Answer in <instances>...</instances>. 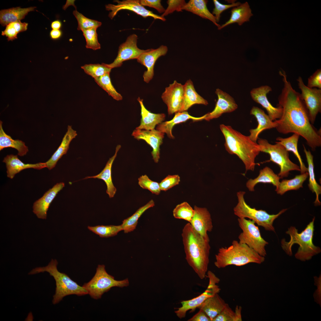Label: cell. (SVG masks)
Wrapping results in <instances>:
<instances>
[{"label":"cell","mask_w":321,"mask_h":321,"mask_svg":"<svg viewBox=\"0 0 321 321\" xmlns=\"http://www.w3.org/2000/svg\"><path fill=\"white\" fill-rule=\"evenodd\" d=\"M282 77L283 87L278 98V106L282 108L281 117L275 121L279 133H293L301 136L312 151L321 146V130H318L310 122L308 111L300 94L292 87L286 73L279 71Z\"/></svg>","instance_id":"1"},{"label":"cell","mask_w":321,"mask_h":321,"mask_svg":"<svg viewBox=\"0 0 321 321\" xmlns=\"http://www.w3.org/2000/svg\"><path fill=\"white\" fill-rule=\"evenodd\" d=\"M182 237L188 263L199 278L204 279L206 276L209 263L211 248L210 238L201 236L189 222L182 229Z\"/></svg>","instance_id":"2"},{"label":"cell","mask_w":321,"mask_h":321,"mask_svg":"<svg viewBox=\"0 0 321 321\" xmlns=\"http://www.w3.org/2000/svg\"><path fill=\"white\" fill-rule=\"evenodd\" d=\"M220 130L225 139L224 146L230 154L235 155L244 164L246 171H254L255 159L260 152L259 145L229 125L221 124Z\"/></svg>","instance_id":"3"},{"label":"cell","mask_w":321,"mask_h":321,"mask_svg":"<svg viewBox=\"0 0 321 321\" xmlns=\"http://www.w3.org/2000/svg\"><path fill=\"white\" fill-rule=\"evenodd\" d=\"M215 259V265L221 268L230 265L240 266L251 263L261 264L265 261V258L246 244L234 240L229 247L219 248Z\"/></svg>","instance_id":"4"},{"label":"cell","mask_w":321,"mask_h":321,"mask_svg":"<svg viewBox=\"0 0 321 321\" xmlns=\"http://www.w3.org/2000/svg\"><path fill=\"white\" fill-rule=\"evenodd\" d=\"M315 219L314 217L305 229L300 233H298V230L295 226H291L288 228L286 233L289 235L290 240L286 242L283 239L281 242L282 248L288 255H292V248L295 244L299 246L295 257L303 261L311 259L313 256L321 252L320 248L315 246L313 242Z\"/></svg>","instance_id":"5"},{"label":"cell","mask_w":321,"mask_h":321,"mask_svg":"<svg viewBox=\"0 0 321 321\" xmlns=\"http://www.w3.org/2000/svg\"><path fill=\"white\" fill-rule=\"evenodd\" d=\"M58 262L52 259L48 264L44 267L36 268L32 270L29 275L46 272L53 276L56 282L55 293L53 296V303H58L64 297L75 295L81 296L88 294L87 291L73 280L66 274L59 272L57 269Z\"/></svg>","instance_id":"6"},{"label":"cell","mask_w":321,"mask_h":321,"mask_svg":"<svg viewBox=\"0 0 321 321\" xmlns=\"http://www.w3.org/2000/svg\"><path fill=\"white\" fill-rule=\"evenodd\" d=\"M245 193L243 191L237 193L238 202L233 209L234 214L238 218H248L252 220L266 230L275 232L273 226L274 221L287 209H283L276 214H270L265 210L252 208L245 201L244 196Z\"/></svg>","instance_id":"7"},{"label":"cell","mask_w":321,"mask_h":321,"mask_svg":"<svg viewBox=\"0 0 321 321\" xmlns=\"http://www.w3.org/2000/svg\"><path fill=\"white\" fill-rule=\"evenodd\" d=\"M129 284L128 278L121 281L115 280L114 277L107 272L105 265H98L94 276L82 287L92 298L97 300L113 287H122L128 286Z\"/></svg>","instance_id":"8"},{"label":"cell","mask_w":321,"mask_h":321,"mask_svg":"<svg viewBox=\"0 0 321 321\" xmlns=\"http://www.w3.org/2000/svg\"><path fill=\"white\" fill-rule=\"evenodd\" d=\"M257 143L260 146V152L269 155V161L279 167L280 171L278 175L280 178L287 177L291 171H300V166L290 160L289 152L282 145L276 142L275 144H272L267 140L262 139H258Z\"/></svg>","instance_id":"9"},{"label":"cell","mask_w":321,"mask_h":321,"mask_svg":"<svg viewBox=\"0 0 321 321\" xmlns=\"http://www.w3.org/2000/svg\"><path fill=\"white\" fill-rule=\"evenodd\" d=\"M238 225L242 232L239 235V242L247 245L260 255H267L265 247L268 244L262 237L258 227L254 222L245 218H238Z\"/></svg>","instance_id":"10"},{"label":"cell","mask_w":321,"mask_h":321,"mask_svg":"<svg viewBox=\"0 0 321 321\" xmlns=\"http://www.w3.org/2000/svg\"><path fill=\"white\" fill-rule=\"evenodd\" d=\"M207 274L209 282L205 291L195 298L182 301V306L174 311L176 316L180 319L185 318L187 311L189 310L194 311L207 298L220 292L221 289L217 284L220 281L219 279L210 271H208Z\"/></svg>","instance_id":"11"},{"label":"cell","mask_w":321,"mask_h":321,"mask_svg":"<svg viewBox=\"0 0 321 321\" xmlns=\"http://www.w3.org/2000/svg\"><path fill=\"white\" fill-rule=\"evenodd\" d=\"M300 95L308 111L311 123L313 124L317 114L321 111V89L310 88L306 85L302 78L297 79Z\"/></svg>","instance_id":"12"},{"label":"cell","mask_w":321,"mask_h":321,"mask_svg":"<svg viewBox=\"0 0 321 321\" xmlns=\"http://www.w3.org/2000/svg\"><path fill=\"white\" fill-rule=\"evenodd\" d=\"M137 36L133 34L127 38L126 41L119 47L117 55L113 62L106 64L111 69L121 67L123 62L130 59H137L143 53L148 49L144 50L139 48L137 45Z\"/></svg>","instance_id":"13"},{"label":"cell","mask_w":321,"mask_h":321,"mask_svg":"<svg viewBox=\"0 0 321 321\" xmlns=\"http://www.w3.org/2000/svg\"><path fill=\"white\" fill-rule=\"evenodd\" d=\"M115 2L117 3V5L108 4L105 6L106 10L111 11L108 15L111 19H112L119 11L127 10L132 11L144 18L151 17L155 19H159L164 21L166 20L161 16L155 14L146 9L141 5L139 0H126L121 1L116 0Z\"/></svg>","instance_id":"14"},{"label":"cell","mask_w":321,"mask_h":321,"mask_svg":"<svg viewBox=\"0 0 321 321\" xmlns=\"http://www.w3.org/2000/svg\"><path fill=\"white\" fill-rule=\"evenodd\" d=\"M184 97V86L176 80L166 88L161 98L167 105L169 115L180 112Z\"/></svg>","instance_id":"15"},{"label":"cell","mask_w":321,"mask_h":321,"mask_svg":"<svg viewBox=\"0 0 321 321\" xmlns=\"http://www.w3.org/2000/svg\"><path fill=\"white\" fill-rule=\"evenodd\" d=\"M272 91L270 86H262L253 89L250 92V95L255 102L261 105L266 109L268 115L271 120L274 121L281 117L282 109L280 106H273L268 100L267 95Z\"/></svg>","instance_id":"16"},{"label":"cell","mask_w":321,"mask_h":321,"mask_svg":"<svg viewBox=\"0 0 321 321\" xmlns=\"http://www.w3.org/2000/svg\"><path fill=\"white\" fill-rule=\"evenodd\" d=\"M164 135V133L155 129L151 130L136 129L132 134L135 138L145 141L152 147V155L156 163H158L160 159V147L163 143Z\"/></svg>","instance_id":"17"},{"label":"cell","mask_w":321,"mask_h":321,"mask_svg":"<svg viewBox=\"0 0 321 321\" xmlns=\"http://www.w3.org/2000/svg\"><path fill=\"white\" fill-rule=\"evenodd\" d=\"M194 213L190 224L194 230L201 236L209 238L208 232L212 231L213 226L211 215L205 207H194Z\"/></svg>","instance_id":"18"},{"label":"cell","mask_w":321,"mask_h":321,"mask_svg":"<svg viewBox=\"0 0 321 321\" xmlns=\"http://www.w3.org/2000/svg\"><path fill=\"white\" fill-rule=\"evenodd\" d=\"M168 50L166 46L162 45L156 49H148L142 53L137 59V62L145 66L147 70L143 75L144 81L148 83L151 80L154 75V67L155 63L160 57L164 56Z\"/></svg>","instance_id":"19"},{"label":"cell","mask_w":321,"mask_h":321,"mask_svg":"<svg viewBox=\"0 0 321 321\" xmlns=\"http://www.w3.org/2000/svg\"><path fill=\"white\" fill-rule=\"evenodd\" d=\"M215 93L218 100L214 110L206 114L204 119L206 121L218 118L223 114L233 112L237 108L234 99L229 94L219 89H216Z\"/></svg>","instance_id":"20"},{"label":"cell","mask_w":321,"mask_h":321,"mask_svg":"<svg viewBox=\"0 0 321 321\" xmlns=\"http://www.w3.org/2000/svg\"><path fill=\"white\" fill-rule=\"evenodd\" d=\"M64 185V183L63 182L56 183L46 192L42 197L34 203L33 211L38 218L46 219L47 211L51 204Z\"/></svg>","instance_id":"21"},{"label":"cell","mask_w":321,"mask_h":321,"mask_svg":"<svg viewBox=\"0 0 321 321\" xmlns=\"http://www.w3.org/2000/svg\"><path fill=\"white\" fill-rule=\"evenodd\" d=\"M250 114L255 117L258 122L257 128L249 130L250 135L249 136L254 142H257L259 135L262 132L267 129L276 128L277 126L275 121L272 120L263 110L257 107H253Z\"/></svg>","instance_id":"22"},{"label":"cell","mask_w":321,"mask_h":321,"mask_svg":"<svg viewBox=\"0 0 321 321\" xmlns=\"http://www.w3.org/2000/svg\"><path fill=\"white\" fill-rule=\"evenodd\" d=\"M3 162L6 164L7 177L11 179L14 178L16 174L24 169L33 168L39 170L46 167L45 162L26 164L21 161L17 155L12 154L7 155L4 158Z\"/></svg>","instance_id":"23"},{"label":"cell","mask_w":321,"mask_h":321,"mask_svg":"<svg viewBox=\"0 0 321 321\" xmlns=\"http://www.w3.org/2000/svg\"><path fill=\"white\" fill-rule=\"evenodd\" d=\"M76 131L73 130L71 125L67 126V130L58 149L51 158L45 163L46 167L51 170L56 166L58 161L62 156L66 154L71 141L77 136Z\"/></svg>","instance_id":"24"},{"label":"cell","mask_w":321,"mask_h":321,"mask_svg":"<svg viewBox=\"0 0 321 321\" xmlns=\"http://www.w3.org/2000/svg\"><path fill=\"white\" fill-rule=\"evenodd\" d=\"M137 100L140 103L141 108V119L140 125L136 129L151 130L154 129L157 125L161 123L165 119V114H155L151 112L147 109L143 103V99L139 97Z\"/></svg>","instance_id":"25"},{"label":"cell","mask_w":321,"mask_h":321,"mask_svg":"<svg viewBox=\"0 0 321 321\" xmlns=\"http://www.w3.org/2000/svg\"><path fill=\"white\" fill-rule=\"evenodd\" d=\"M121 147L120 145H117L114 154L110 158L101 171L97 175L86 177L84 179L95 178L103 180L106 183L107 189L106 193L110 198L113 197L116 193L117 189L114 186L112 180L111 175L112 167L113 162L117 157V153Z\"/></svg>","instance_id":"26"},{"label":"cell","mask_w":321,"mask_h":321,"mask_svg":"<svg viewBox=\"0 0 321 321\" xmlns=\"http://www.w3.org/2000/svg\"><path fill=\"white\" fill-rule=\"evenodd\" d=\"M206 116V114L202 117H197L191 115L186 111L177 112L175 113L171 120L162 122L158 125L156 130L166 133L169 138L174 139V137L172 134V130L175 125L185 122L189 119L194 121L202 120L204 119Z\"/></svg>","instance_id":"27"},{"label":"cell","mask_w":321,"mask_h":321,"mask_svg":"<svg viewBox=\"0 0 321 321\" xmlns=\"http://www.w3.org/2000/svg\"><path fill=\"white\" fill-rule=\"evenodd\" d=\"M183 86V100L180 112L186 111L194 104L205 105L208 104L207 101L196 91L193 83L191 79L188 80Z\"/></svg>","instance_id":"28"},{"label":"cell","mask_w":321,"mask_h":321,"mask_svg":"<svg viewBox=\"0 0 321 321\" xmlns=\"http://www.w3.org/2000/svg\"><path fill=\"white\" fill-rule=\"evenodd\" d=\"M280 178L270 168L266 166L261 169L258 176L254 179H250L246 182V186L249 191H254L255 186L259 183H270L273 184L278 189Z\"/></svg>","instance_id":"29"},{"label":"cell","mask_w":321,"mask_h":321,"mask_svg":"<svg viewBox=\"0 0 321 321\" xmlns=\"http://www.w3.org/2000/svg\"><path fill=\"white\" fill-rule=\"evenodd\" d=\"M207 2L208 1L206 0H190L183 6L182 10L210 20L218 28L221 26L217 23L215 17L208 10L207 7Z\"/></svg>","instance_id":"30"},{"label":"cell","mask_w":321,"mask_h":321,"mask_svg":"<svg viewBox=\"0 0 321 321\" xmlns=\"http://www.w3.org/2000/svg\"><path fill=\"white\" fill-rule=\"evenodd\" d=\"M253 15L248 3L246 2L238 6L234 7L231 10L229 19L218 29L220 30L228 25L235 23H237L239 25L241 26L244 22L249 21L250 18Z\"/></svg>","instance_id":"31"},{"label":"cell","mask_w":321,"mask_h":321,"mask_svg":"<svg viewBox=\"0 0 321 321\" xmlns=\"http://www.w3.org/2000/svg\"><path fill=\"white\" fill-rule=\"evenodd\" d=\"M227 304L217 293L206 299L197 308L204 312L213 321Z\"/></svg>","instance_id":"32"},{"label":"cell","mask_w":321,"mask_h":321,"mask_svg":"<svg viewBox=\"0 0 321 321\" xmlns=\"http://www.w3.org/2000/svg\"><path fill=\"white\" fill-rule=\"evenodd\" d=\"M36 7L21 8L20 7L1 10L0 11V22L3 26L10 23L23 19L30 12L34 11Z\"/></svg>","instance_id":"33"},{"label":"cell","mask_w":321,"mask_h":321,"mask_svg":"<svg viewBox=\"0 0 321 321\" xmlns=\"http://www.w3.org/2000/svg\"><path fill=\"white\" fill-rule=\"evenodd\" d=\"M2 122L0 121V150L7 147H11L17 150L18 155L23 156L28 152V147L25 143L19 140H14L4 130Z\"/></svg>","instance_id":"34"},{"label":"cell","mask_w":321,"mask_h":321,"mask_svg":"<svg viewBox=\"0 0 321 321\" xmlns=\"http://www.w3.org/2000/svg\"><path fill=\"white\" fill-rule=\"evenodd\" d=\"M304 151L305 153L308 165V172L309 176L308 187L310 190L316 195L314 202L315 205H320L321 202L319 199V196L321 193V186L317 182L315 178L314 170L313 156L309 150H307L303 145Z\"/></svg>","instance_id":"35"},{"label":"cell","mask_w":321,"mask_h":321,"mask_svg":"<svg viewBox=\"0 0 321 321\" xmlns=\"http://www.w3.org/2000/svg\"><path fill=\"white\" fill-rule=\"evenodd\" d=\"M300 136L296 133H293L291 136L286 138L280 137L276 139L277 141L276 142L284 146L288 151L292 152L297 158L300 163L301 174L308 172V168L303 162L298 149V144Z\"/></svg>","instance_id":"36"},{"label":"cell","mask_w":321,"mask_h":321,"mask_svg":"<svg viewBox=\"0 0 321 321\" xmlns=\"http://www.w3.org/2000/svg\"><path fill=\"white\" fill-rule=\"evenodd\" d=\"M308 177L307 172L296 175L291 179L283 180L280 182L278 189L275 191L277 194L281 195L288 191L298 190L303 188V184Z\"/></svg>","instance_id":"37"},{"label":"cell","mask_w":321,"mask_h":321,"mask_svg":"<svg viewBox=\"0 0 321 321\" xmlns=\"http://www.w3.org/2000/svg\"><path fill=\"white\" fill-rule=\"evenodd\" d=\"M155 206V202L151 200L146 204L140 207L131 216L124 219L121 225L122 230L127 233L133 231L136 228L138 220L142 215L147 209Z\"/></svg>","instance_id":"38"},{"label":"cell","mask_w":321,"mask_h":321,"mask_svg":"<svg viewBox=\"0 0 321 321\" xmlns=\"http://www.w3.org/2000/svg\"><path fill=\"white\" fill-rule=\"evenodd\" d=\"M94 80L100 87L105 91L114 99L117 101L122 100V96L116 91L112 84L110 77V73L95 78Z\"/></svg>","instance_id":"39"},{"label":"cell","mask_w":321,"mask_h":321,"mask_svg":"<svg viewBox=\"0 0 321 321\" xmlns=\"http://www.w3.org/2000/svg\"><path fill=\"white\" fill-rule=\"evenodd\" d=\"M88 229L101 237H108L117 235L122 230L121 225H97L88 226Z\"/></svg>","instance_id":"40"},{"label":"cell","mask_w":321,"mask_h":321,"mask_svg":"<svg viewBox=\"0 0 321 321\" xmlns=\"http://www.w3.org/2000/svg\"><path fill=\"white\" fill-rule=\"evenodd\" d=\"M81 67L85 73L94 79L110 73L112 69L104 63L86 64Z\"/></svg>","instance_id":"41"},{"label":"cell","mask_w":321,"mask_h":321,"mask_svg":"<svg viewBox=\"0 0 321 321\" xmlns=\"http://www.w3.org/2000/svg\"><path fill=\"white\" fill-rule=\"evenodd\" d=\"M194 210L187 202H183L177 205L173 211V215L177 219L191 222L193 215Z\"/></svg>","instance_id":"42"},{"label":"cell","mask_w":321,"mask_h":321,"mask_svg":"<svg viewBox=\"0 0 321 321\" xmlns=\"http://www.w3.org/2000/svg\"><path fill=\"white\" fill-rule=\"evenodd\" d=\"M78 23L77 29L82 31L92 28H97L102 25L101 22L89 18L76 10L73 12Z\"/></svg>","instance_id":"43"},{"label":"cell","mask_w":321,"mask_h":321,"mask_svg":"<svg viewBox=\"0 0 321 321\" xmlns=\"http://www.w3.org/2000/svg\"><path fill=\"white\" fill-rule=\"evenodd\" d=\"M97 29L93 28L82 31L86 39V48L94 50L100 48V45L98 40Z\"/></svg>","instance_id":"44"},{"label":"cell","mask_w":321,"mask_h":321,"mask_svg":"<svg viewBox=\"0 0 321 321\" xmlns=\"http://www.w3.org/2000/svg\"><path fill=\"white\" fill-rule=\"evenodd\" d=\"M138 184L144 189L150 191L152 193L159 195L160 192L159 183L150 179L146 174L142 175L138 179Z\"/></svg>","instance_id":"45"},{"label":"cell","mask_w":321,"mask_h":321,"mask_svg":"<svg viewBox=\"0 0 321 321\" xmlns=\"http://www.w3.org/2000/svg\"><path fill=\"white\" fill-rule=\"evenodd\" d=\"M213 1L215 7L212 14L215 15V17L217 23L219 21L221 14L223 11L229 8L238 6L241 4L240 2H238L231 4H226L220 3L217 0H213Z\"/></svg>","instance_id":"46"},{"label":"cell","mask_w":321,"mask_h":321,"mask_svg":"<svg viewBox=\"0 0 321 321\" xmlns=\"http://www.w3.org/2000/svg\"><path fill=\"white\" fill-rule=\"evenodd\" d=\"M180 178L179 175H169L159 183L161 191H166L179 184Z\"/></svg>","instance_id":"47"},{"label":"cell","mask_w":321,"mask_h":321,"mask_svg":"<svg viewBox=\"0 0 321 321\" xmlns=\"http://www.w3.org/2000/svg\"><path fill=\"white\" fill-rule=\"evenodd\" d=\"M167 3L168 6L161 15L163 18L175 11H182V8L186 3L184 0H168Z\"/></svg>","instance_id":"48"},{"label":"cell","mask_w":321,"mask_h":321,"mask_svg":"<svg viewBox=\"0 0 321 321\" xmlns=\"http://www.w3.org/2000/svg\"><path fill=\"white\" fill-rule=\"evenodd\" d=\"M235 312L227 304L223 310L213 321H235Z\"/></svg>","instance_id":"49"},{"label":"cell","mask_w":321,"mask_h":321,"mask_svg":"<svg viewBox=\"0 0 321 321\" xmlns=\"http://www.w3.org/2000/svg\"><path fill=\"white\" fill-rule=\"evenodd\" d=\"M310 88H316L321 89V69L317 70L309 77L306 85Z\"/></svg>","instance_id":"50"},{"label":"cell","mask_w":321,"mask_h":321,"mask_svg":"<svg viewBox=\"0 0 321 321\" xmlns=\"http://www.w3.org/2000/svg\"><path fill=\"white\" fill-rule=\"evenodd\" d=\"M160 0H141L140 3L141 5L153 8L160 13H163L165 9L161 5Z\"/></svg>","instance_id":"51"},{"label":"cell","mask_w":321,"mask_h":321,"mask_svg":"<svg viewBox=\"0 0 321 321\" xmlns=\"http://www.w3.org/2000/svg\"><path fill=\"white\" fill-rule=\"evenodd\" d=\"M18 33L17 30L14 26L13 23L9 24L6 27L5 30L2 32L1 35H5L7 37L8 41L13 40L17 38V34Z\"/></svg>","instance_id":"52"},{"label":"cell","mask_w":321,"mask_h":321,"mask_svg":"<svg viewBox=\"0 0 321 321\" xmlns=\"http://www.w3.org/2000/svg\"><path fill=\"white\" fill-rule=\"evenodd\" d=\"M314 285L317 286V288L315 291L313 296L314 301L321 306V275L319 276L314 277Z\"/></svg>","instance_id":"53"},{"label":"cell","mask_w":321,"mask_h":321,"mask_svg":"<svg viewBox=\"0 0 321 321\" xmlns=\"http://www.w3.org/2000/svg\"><path fill=\"white\" fill-rule=\"evenodd\" d=\"M188 321H211L210 318L203 311L199 310V311L191 318L188 320Z\"/></svg>","instance_id":"54"},{"label":"cell","mask_w":321,"mask_h":321,"mask_svg":"<svg viewBox=\"0 0 321 321\" xmlns=\"http://www.w3.org/2000/svg\"><path fill=\"white\" fill-rule=\"evenodd\" d=\"M62 35V32L60 29H52L50 32V36L54 40L59 39Z\"/></svg>","instance_id":"55"},{"label":"cell","mask_w":321,"mask_h":321,"mask_svg":"<svg viewBox=\"0 0 321 321\" xmlns=\"http://www.w3.org/2000/svg\"><path fill=\"white\" fill-rule=\"evenodd\" d=\"M242 308L240 306H237L235 311V321H242L241 316Z\"/></svg>","instance_id":"56"},{"label":"cell","mask_w":321,"mask_h":321,"mask_svg":"<svg viewBox=\"0 0 321 321\" xmlns=\"http://www.w3.org/2000/svg\"><path fill=\"white\" fill-rule=\"evenodd\" d=\"M62 26V22L59 20L54 21L51 23V27L52 29H60Z\"/></svg>","instance_id":"57"}]
</instances>
